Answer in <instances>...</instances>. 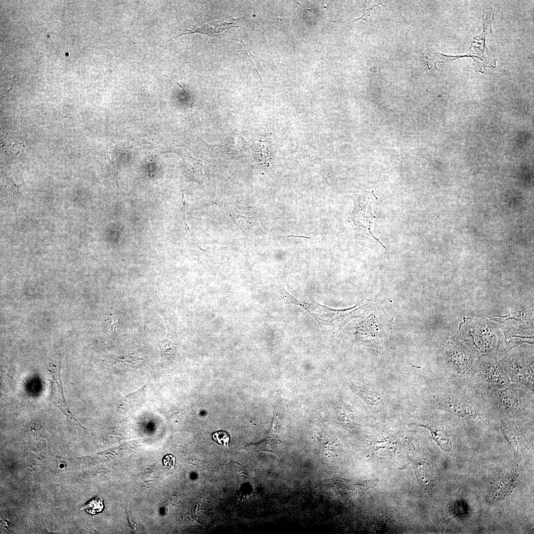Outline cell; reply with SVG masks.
Wrapping results in <instances>:
<instances>
[{"label": "cell", "mask_w": 534, "mask_h": 534, "mask_svg": "<svg viewBox=\"0 0 534 534\" xmlns=\"http://www.w3.org/2000/svg\"><path fill=\"white\" fill-rule=\"evenodd\" d=\"M528 389L524 386L513 383L502 389L490 390V395L501 412L517 414L533 407V397H530Z\"/></svg>", "instance_id": "cell-1"}, {"label": "cell", "mask_w": 534, "mask_h": 534, "mask_svg": "<svg viewBox=\"0 0 534 534\" xmlns=\"http://www.w3.org/2000/svg\"><path fill=\"white\" fill-rule=\"evenodd\" d=\"M385 312L373 314L360 322L356 328V336L365 345L376 349L388 347V337L392 319Z\"/></svg>", "instance_id": "cell-2"}, {"label": "cell", "mask_w": 534, "mask_h": 534, "mask_svg": "<svg viewBox=\"0 0 534 534\" xmlns=\"http://www.w3.org/2000/svg\"><path fill=\"white\" fill-rule=\"evenodd\" d=\"M377 200L373 191H364L354 196V205L352 212V219L356 226L362 227L366 233L372 236L384 248L386 247L375 237L371 231V227L375 218L372 213V205Z\"/></svg>", "instance_id": "cell-3"}, {"label": "cell", "mask_w": 534, "mask_h": 534, "mask_svg": "<svg viewBox=\"0 0 534 534\" xmlns=\"http://www.w3.org/2000/svg\"><path fill=\"white\" fill-rule=\"evenodd\" d=\"M436 400L440 407L458 417L472 420L478 416L474 405L460 393L447 392L439 395Z\"/></svg>", "instance_id": "cell-4"}, {"label": "cell", "mask_w": 534, "mask_h": 534, "mask_svg": "<svg viewBox=\"0 0 534 534\" xmlns=\"http://www.w3.org/2000/svg\"><path fill=\"white\" fill-rule=\"evenodd\" d=\"M476 373L486 386L491 390H500L506 388L510 384V380L496 361L486 358L481 361Z\"/></svg>", "instance_id": "cell-5"}, {"label": "cell", "mask_w": 534, "mask_h": 534, "mask_svg": "<svg viewBox=\"0 0 534 534\" xmlns=\"http://www.w3.org/2000/svg\"><path fill=\"white\" fill-rule=\"evenodd\" d=\"M51 375L49 400L67 417L76 421L65 401L60 375L57 367L52 365L49 369Z\"/></svg>", "instance_id": "cell-6"}, {"label": "cell", "mask_w": 534, "mask_h": 534, "mask_svg": "<svg viewBox=\"0 0 534 534\" xmlns=\"http://www.w3.org/2000/svg\"><path fill=\"white\" fill-rule=\"evenodd\" d=\"M232 27L238 28L239 27L238 26L233 25V23H227L223 21H212L206 23L196 29H185V32H183L182 34L176 36L171 40L176 39L183 35H189L196 33L205 34L208 36L213 37L221 35V33L225 30Z\"/></svg>", "instance_id": "cell-7"}, {"label": "cell", "mask_w": 534, "mask_h": 534, "mask_svg": "<svg viewBox=\"0 0 534 534\" xmlns=\"http://www.w3.org/2000/svg\"><path fill=\"white\" fill-rule=\"evenodd\" d=\"M146 390V385L121 400L118 406L120 413H132L141 407L144 401Z\"/></svg>", "instance_id": "cell-8"}, {"label": "cell", "mask_w": 534, "mask_h": 534, "mask_svg": "<svg viewBox=\"0 0 534 534\" xmlns=\"http://www.w3.org/2000/svg\"><path fill=\"white\" fill-rule=\"evenodd\" d=\"M421 426L430 430L432 439L443 450L446 451L450 450L451 447V442L449 435L445 430L428 425Z\"/></svg>", "instance_id": "cell-9"}, {"label": "cell", "mask_w": 534, "mask_h": 534, "mask_svg": "<svg viewBox=\"0 0 534 534\" xmlns=\"http://www.w3.org/2000/svg\"><path fill=\"white\" fill-rule=\"evenodd\" d=\"M158 346L162 356L168 359L172 358L176 350V344L173 335L168 333L165 339L159 342Z\"/></svg>", "instance_id": "cell-10"}, {"label": "cell", "mask_w": 534, "mask_h": 534, "mask_svg": "<svg viewBox=\"0 0 534 534\" xmlns=\"http://www.w3.org/2000/svg\"><path fill=\"white\" fill-rule=\"evenodd\" d=\"M103 509V499L98 496L91 499L81 507V509L93 515L101 512Z\"/></svg>", "instance_id": "cell-11"}, {"label": "cell", "mask_w": 534, "mask_h": 534, "mask_svg": "<svg viewBox=\"0 0 534 534\" xmlns=\"http://www.w3.org/2000/svg\"><path fill=\"white\" fill-rule=\"evenodd\" d=\"M213 440L218 444L228 448L230 436L225 431H219L212 435Z\"/></svg>", "instance_id": "cell-12"}, {"label": "cell", "mask_w": 534, "mask_h": 534, "mask_svg": "<svg viewBox=\"0 0 534 534\" xmlns=\"http://www.w3.org/2000/svg\"><path fill=\"white\" fill-rule=\"evenodd\" d=\"M379 4L383 5L381 1L379 2L377 1H364V7L362 12V14L359 18L356 19L355 21L358 20H366V18L370 16V11L374 7L377 6Z\"/></svg>", "instance_id": "cell-13"}, {"label": "cell", "mask_w": 534, "mask_h": 534, "mask_svg": "<svg viewBox=\"0 0 534 534\" xmlns=\"http://www.w3.org/2000/svg\"><path fill=\"white\" fill-rule=\"evenodd\" d=\"M181 202H182V205H183V222H184V229H185V230L186 231V233L187 236H188V232H189V234L192 236V235L191 234V233H190V231L189 228V227L187 225V223H186L185 220V198H184V196L183 190H182V193Z\"/></svg>", "instance_id": "cell-14"}, {"label": "cell", "mask_w": 534, "mask_h": 534, "mask_svg": "<svg viewBox=\"0 0 534 534\" xmlns=\"http://www.w3.org/2000/svg\"><path fill=\"white\" fill-rule=\"evenodd\" d=\"M118 320V319L117 316H113L111 317V320L110 321V323H109V324L110 325L109 329L112 331V333H114L115 330L117 329V328Z\"/></svg>", "instance_id": "cell-15"}, {"label": "cell", "mask_w": 534, "mask_h": 534, "mask_svg": "<svg viewBox=\"0 0 534 534\" xmlns=\"http://www.w3.org/2000/svg\"><path fill=\"white\" fill-rule=\"evenodd\" d=\"M164 76H166V77H168V78H170V79H172V80L174 81H175V82H176V84H177V85H178V86H179V87H180V88H181V89H182L183 90V91H184V92L185 93V94H186V95H187V96L188 97V98H189V100H190V106L191 114V115H192V100H191V99L190 97L189 96V95H188V94L187 93V92L186 91V90H185V89H184L183 88V87H182V86L181 85V84H180V83H178V82H177V81L176 80H175L174 79L172 78V77H170V76H168V75H164Z\"/></svg>", "instance_id": "cell-16"}]
</instances>
